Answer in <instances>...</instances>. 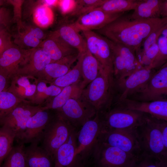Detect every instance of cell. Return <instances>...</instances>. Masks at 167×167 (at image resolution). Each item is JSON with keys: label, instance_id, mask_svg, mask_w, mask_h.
Masks as SVG:
<instances>
[{"label": "cell", "instance_id": "obj_46", "mask_svg": "<svg viewBox=\"0 0 167 167\" xmlns=\"http://www.w3.org/2000/svg\"><path fill=\"white\" fill-rule=\"evenodd\" d=\"M5 2V1L0 0V8L1 6L3 5Z\"/></svg>", "mask_w": 167, "mask_h": 167}, {"label": "cell", "instance_id": "obj_5", "mask_svg": "<svg viewBox=\"0 0 167 167\" xmlns=\"http://www.w3.org/2000/svg\"><path fill=\"white\" fill-rule=\"evenodd\" d=\"M98 114L101 122V131L137 127L144 123L148 115L116 106Z\"/></svg>", "mask_w": 167, "mask_h": 167}, {"label": "cell", "instance_id": "obj_44", "mask_svg": "<svg viewBox=\"0 0 167 167\" xmlns=\"http://www.w3.org/2000/svg\"><path fill=\"white\" fill-rule=\"evenodd\" d=\"M10 79L0 69V92L7 91L9 87L8 81Z\"/></svg>", "mask_w": 167, "mask_h": 167}, {"label": "cell", "instance_id": "obj_8", "mask_svg": "<svg viewBox=\"0 0 167 167\" xmlns=\"http://www.w3.org/2000/svg\"><path fill=\"white\" fill-rule=\"evenodd\" d=\"M109 40L113 54L114 82L125 78L143 67L134 50L123 44Z\"/></svg>", "mask_w": 167, "mask_h": 167}, {"label": "cell", "instance_id": "obj_27", "mask_svg": "<svg viewBox=\"0 0 167 167\" xmlns=\"http://www.w3.org/2000/svg\"><path fill=\"white\" fill-rule=\"evenodd\" d=\"M31 143L24 148L27 167H54V161L41 147Z\"/></svg>", "mask_w": 167, "mask_h": 167}, {"label": "cell", "instance_id": "obj_3", "mask_svg": "<svg viewBox=\"0 0 167 167\" xmlns=\"http://www.w3.org/2000/svg\"><path fill=\"white\" fill-rule=\"evenodd\" d=\"M157 119L148 114L144 123L137 127L141 154L167 161V152L164 149Z\"/></svg>", "mask_w": 167, "mask_h": 167}, {"label": "cell", "instance_id": "obj_45", "mask_svg": "<svg viewBox=\"0 0 167 167\" xmlns=\"http://www.w3.org/2000/svg\"><path fill=\"white\" fill-rule=\"evenodd\" d=\"M42 2H43V4L47 6H51L55 4L57 2L56 0H43Z\"/></svg>", "mask_w": 167, "mask_h": 167}, {"label": "cell", "instance_id": "obj_20", "mask_svg": "<svg viewBox=\"0 0 167 167\" xmlns=\"http://www.w3.org/2000/svg\"><path fill=\"white\" fill-rule=\"evenodd\" d=\"M11 79L7 91L23 101L32 104L36 91L38 78L32 76L17 74Z\"/></svg>", "mask_w": 167, "mask_h": 167}, {"label": "cell", "instance_id": "obj_32", "mask_svg": "<svg viewBox=\"0 0 167 167\" xmlns=\"http://www.w3.org/2000/svg\"><path fill=\"white\" fill-rule=\"evenodd\" d=\"M81 58L79 54L75 65L66 73L51 83L59 87L64 88L82 80Z\"/></svg>", "mask_w": 167, "mask_h": 167}, {"label": "cell", "instance_id": "obj_22", "mask_svg": "<svg viewBox=\"0 0 167 167\" xmlns=\"http://www.w3.org/2000/svg\"><path fill=\"white\" fill-rule=\"evenodd\" d=\"M130 16L134 19L167 17V0H140Z\"/></svg>", "mask_w": 167, "mask_h": 167}, {"label": "cell", "instance_id": "obj_10", "mask_svg": "<svg viewBox=\"0 0 167 167\" xmlns=\"http://www.w3.org/2000/svg\"><path fill=\"white\" fill-rule=\"evenodd\" d=\"M81 32L88 50L104 69L113 75V54L109 40L94 31Z\"/></svg>", "mask_w": 167, "mask_h": 167}, {"label": "cell", "instance_id": "obj_18", "mask_svg": "<svg viewBox=\"0 0 167 167\" xmlns=\"http://www.w3.org/2000/svg\"><path fill=\"white\" fill-rule=\"evenodd\" d=\"M115 106L141 112L157 119L167 121L166 99L142 101L127 98L117 101Z\"/></svg>", "mask_w": 167, "mask_h": 167}, {"label": "cell", "instance_id": "obj_40", "mask_svg": "<svg viewBox=\"0 0 167 167\" xmlns=\"http://www.w3.org/2000/svg\"><path fill=\"white\" fill-rule=\"evenodd\" d=\"M8 2L12 5L14 6L15 19L17 22L18 28L21 27L23 24L21 20V7L23 1L8 0Z\"/></svg>", "mask_w": 167, "mask_h": 167}, {"label": "cell", "instance_id": "obj_35", "mask_svg": "<svg viewBox=\"0 0 167 167\" xmlns=\"http://www.w3.org/2000/svg\"><path fill=\"white\" fill-rule=\"evenodd\" d=\"M158 53L151 65L152 69H158L167 60V25L162 30L157 40Z\"/></svg>", "mask_w": 167, "mask_h": 167}, {"label": "cell", "instance_id": "obj_38", "mask_svg": "<svg viewBox=\"0 0 167 167\" xmlns=\"http://www.w3.org/2000/svg\"><path fill=\"white\" fill-rule=\"evenodd\" d=\"M33 17L35 23L40 27L46 26L51 22V16L49 10L47 6L43 4L36 7Z\"/></svg>", "mask_w": 167, "mask_h": 167}, {"label": "cell", "instance_id": "obj_49", "mask_svg": "<svg viewBox=\"0 0 167 167\" xmlns=\"http://www.w3.org/2000/svg\"></svg>", "mask_w": 167, "mask_h": 167}, {"label": "cell", "instance_id": "obj_25", "mask_svg": "<svg viewBox=\"0 0 167 167\" xmlns=\"http://www.w3.org/2000/svg\"><path fill=\"white\" fill-rule=\"evenodd\" d=\"M15 42L17 45L24 49H31L39 47L42 41L47 36L39 27L32 26H22L18 28Z\"/></svg>", "mask_w": 167, "mask_h": 167}, {"label": "cell", "instance_id": "obj_33", "mask_svg": "<svg viewBox=\"0 0 167 167\" xmlns=\"http://www.w3.org/2000/svg\"><path fill=\"white\" fill-rule=\"evenodd\" d=\"M15 137L12 129L4 126L0 127V167L13 147Z\"/></svg>", "mask_w": 167, "mask_h": 167}, {"label": "cell", "instance_id": "obj_42", "mask_svg": "<svg viewBox=\"0 0 167 167\" xmlns=\"http://www.w3.org/2000/svg\"><path fill=\"white\" fill-rule=\"evenodd\" d=\"M12 19L8 10L4 7H0V26L6 28L10 24Z\"/></svg>", "mask_w": 167, "mask_h": 167}, {"label": "cell", "instance_id": "obj_11", "mask_svg": "<svg viewBox=\"0 0 167 167\" xmlns=\"http://www.w3.org/2000/svg\"><path fill=\"white\" fill-rule=\"evenodd\" d=\"M31 104L22 102L0 121V125L1 126L8 127L15 132V139L19 143L24 133L28 119L42 109L41 105H35Z\"/></svg>", "mask_w": 167, "mask_h": 167}, {"label": "cell", "instance_id": "obj_30", "mask_svg": "<svg viewBox=\"0 0 167 167\" xmlns=\"http://www.w3.org/2000/svg\"><path fill=\"white\" fill-rule=\"evenodd\" d=\"M63 88L38 79L36 91L32 104L41 105L42 104L45 103L49 99L57 95Z\"/></svg>", "mask_w": 167, "mask_h": 167}, {"label": "cell", "instance_id": "obj_2", "mask_svg": "<svg viewBox=\"0 0 167 167\" xmlns=\"http://www.w3.org/2000/svg\"><path fill=\"white\" fill-rule=\"evenodd\" d=\"M114 88L113 74L101 66L97 76L83 90L81 96L102 113L111 108Z\"/></svg>", "mask_w": 167, "mask_h": 167}, {"label": "cell", "instance_id": "obj_1", "mask_svg": "<svg viewBox=\"0 0 167 167\" xmlns=\"http://www.w3.org/2000/svg\"><path fill=\"white\" fill-rule=\"evenodd\" d=\"M124 14L96 31L113 42L123 44L135 52L151 34L167 24V17L134 19Z\"/></svg>", "mask_w": 167, "mask_h": 167}, {"label": "cell", "instance_id": "obj_36", "mask_svg": "<svg viewBox=\"0 0 167 167\" xmlns=\"http://www.w3.org/2000/svg\"><path fill=\"white\" fill-rule=\"evenodd\" d=\"M22 102L7 90L0 92V121Z\"/></svg>", "mask_w": 167, "mask_h": 167}, {"label": "cell", "instance_id": "obj_29", "mask_svg": "<svg viewBox=\"0 0 167 167\" xmlns=\"http://www.w3.org/2000/svg\"><path fill=\"white\" fill-rule=\"evenodd\" d=\"M79 54L81 58V83L84 89L97 76L101 66L88 49Z\"/></svg>", "mask_w": 167, "mask_h": 167}, {"label": "cell", "instance_id": "obj_43", "mask_svg": "<svg viewBox=\"0 0 167 167\" xmlns=\"http://www.w3.org/2000/svg\"><path fill=\"white\" fill-rule=\"evenodd\" d=\"M157 123L161 133L164 149L167 152V121L158 119Z\"/></svg>", "mask_w": 167, "mask_h": 167}, {"label": "cell", "instance_id": "obj_6", "mask_svg": "<svg viewBox=\"0 0 167 167\" xmlns=\"http://www.w3.org/2000/svg\"><path fill=\"white\" fill-rule=\"evenodd\" d=\"M76 130L56 114L44 131L40 141L41 142V147L53 159L56 151L67 141Z\"/></svg>", "mask_w": 167, "mask_h": 167}, {"label": "cell", "instance_id": "obj_28", "mask_svg": "<svg viewBox=\"0 0 167 167\" xmlns=\"http://www.w3.org/2000/svg\"><path fill=\"white\" fill-rule=\"evenodd\" d=\"M72 24L64 25L54 32L68 44L76 49L79 54L88 50L86 41Z\"/></svg>", "mask_w": 167, "mask_h": 167}, {"label": "cell", "instance_id": "obj_23", "mask_svg": "<svg viewBox=\"0 0 167 167\" xmlns=\"http://www.w3.org/2000/svg\"><path fill=\"white\" fill-rule=\"evenodd\" d=\"M53 62H54L40 47L30 49L26 61L19 69L17 74L37 77L47 65Z\"/></svg>", "mask_w": 167, "mask_h": 167}, {"label": "cell", "instance_id": "obj_39", "mask_svg": "<svg viewBox=\"0 0 167 167\" xmlns=\"http://www.w3.org/2000/svg\"><path fill=\"white\" fill-rule=\"evenodd\" d=\"M167 161H161L158 159L146 155L141 154L132 167H166Z\"/></svg>", "mask_w": 167, "mask_h": 167}, {"label": "cell", "instance_id": "obj_19", "mask_svg": "<svg viewBox=\"0 0 167 167\" xmlns=\"http://www.w3.org/2000/svg\"><path fill=\"white\" fill-rule=\"evenodd\" d=\"M78 131L74 130L67 141L55 152L53 157L54 167H75L84 164L80 157L75 154Z\"/></svg>", "mask_w": 167, "mask_h": 167}, {"label": "cell", "instance_id": "obj_16", "mask_svg": "<svg viewBox=\"0 0 167 167\" xmlns=\"http://www.w3.org/2000/svg\"><path fill=\"white\" fill-rule=\"evenodd\" d=\"M30 49L22 48L12 43L0 54V69L11 79L25 63Z\"/></svg>", "mask_w": 167, "mask_h": 167}, {"label": "cell", "instance_id": "obj_37", "mask_svg": "<svg viewBox=\"0 0 167 167\" xmlns=\"http://www.w3.org/2000/svg\"><path fill=\"white\" fill-rule=\"evenodd\" d=\"M106 0H82L75 1L71 15L80 16L101 5Z\"/></svg>", "mask_w": 167, "mask_h": 167}, {"label": "cell", "instance_id": "obj_26", "mask_svg": "<svg viewBox=\"0 0 167 167\" xmlns=\"http://www.w3.org/2000/svg\"><path fill=\"white\" fill-rule=\"evenodd\" d=\"M81 81L63 88L57 95L48 100L44 106H42V109L56 110L62 107L69 100L79 98L84 89Z\"/></svg>", "mask_w": 167, "mask_h": 167}, {"label": "cell", "instance_id": "obj_4", "mask_svg": "<svg viewBox=\"0 0 167 167\" xmlns=\"http://www.w3.org/2000/svg\"><path fill=\"white\" fill-rule=\"evenodd\" d=\"M139 156L98 140L88 154L85 162L91 160L95 167H132Z\"/></svg>", "mask_w": 167, "mask_h": 167}, {"label": "cell", "instance_id": "obj_41", "mask_svg": "<svg viewBox=\"0 0 167 167\" xmlns=\"http://www.w3.org/2000/svg\"><path fill=\"white\" fill-rule=\"evenodd\" d=\"M11 37L6 28L0 31V54L12 44Z\"/></svg>", "mask_w": 167, "mask_h": 167}, {"label": "cell", "instance_id": "obj_14", "mask_svg": "<svg viewBox=\"0 0 167 167\" xmlns=\"http://www.w3.org/2000/svg\"><path fill=\"white\" fill-rule=\"evenodd\" d=\"M154 70L143 67L125 78L114 82V87L117 86L120 92L118 101L128 98L140 92L155 71Z\"/></svg>", "mask_w": 167, "mask_h": 167}, {"label": "cell", "instance_id": "obj_24", "mask_svg": "<svg viewBox=\"0 0 167 167\" xmlns=\"http://www.w3.org/2000/svg\"><path fill=\"white\" fill-rule=\"evenodd\" d=\"M79 56V54H74L48 64L44 70L39 74L37 78L39 79L52 82L69 71Z\"/></svg>", "mask_w": 167, "mask_h": 167}, {"label": "cell", "instance_id": "obj_34", "mask_svg": "<svg viewBox=\"0 0 167 167\" xmlns=\"http://www.w3.org/2000/svg\"><path fill=\"white\" fill-rule=\"evenodd\" d=\"M24 144L13 146L1 167H27Z\"/></svg>", "mask_w": 167, "mask_h": 167}, {"label": "cell", "instance_id": "obj_21", "mask_svg": "<svg viewBox=\"0 0 167 167\" xmlns=\"http://www.w3.org/2000/svg\"><path fill=\"white\" fill-rule=\"evenodd\" d=\"M39 47L47 53L54 62L79 54L76 49L65 42L54 32L43 40Z\"/></svg>", "mask_w": 167, "mask_h": 167}, {"label": "cell", "instance_id": "obj_31", "mask_svg": "<svg viewBox=\"0 0 167 167\" xmlns=\"http://www.w3.org/2000/svg\"><path fill=\"white\" fill-rule=\"evenodd\" d=\"M140 0H106L97 8L109 13H125L136 8Z\"/></svg>", "mask_w": 167, "mask_h": 167}, {"label": "cell", "instance_id": "obj_13", "mask_svg": "<svg viewBox=\"0 0 167 167\" xmlns=\"http://www.w3.org/2000/svg\"><path fill=\"white\" fill-rule=\"evenodd\" d=\"M167 95V63L155 71L144 88L135 95L134 100L152 101L166 99Z\"/></svg>", "mask_w": 167, "mask_h": 167}, {"label": "cell", "instance_id": "obj_9", "mask_svg": "<svg viewBox=\"0 0 167 167\" xmlns=\"http://www.w3.org/2000/svg\"><path fill=\"white\" fill-rule=\"evenodd\" d=\"M137 127L101 131L98 141L136 156L141 154Z\"/></svg>", "mask_w": 167, "mask_h": 167}, {"label": "cell", "instance_id": "obj_47", "mask_svg": "<svg viewBox=\"0 0 167 167\" xmlns=\"http://www.w3.org/2000/svg\"><path fill=\"white\" fill-rule=\"evenodd\" d=\"M75 167H85V166L83 164H82L79 165Z\"/></svg>", "mask_w": 167, "mask_h": 167}, {"label": "cell", "instance_id": "obj_48", "mask_svg": "<svg viewBox=\"0 0 167 167\" xmlns=\"http://www.w3.org/2000/svg\"><path fill=\"white\" fill-rule=\"evenodd\" d=\"M4 28H4L3 27L0 26V31H2V30Z\"/></svg>", "mask_w": 167, "mask_h": 167}, {"label": "cell", "instance_id": "obj_12", "mask_svg": "<svg viewBox=\"0 0 167 167\" xmlns=\"http://www.w3.org/2000/svg\"><path fill=\"white\" fill-rule=\"evenodd\" d=\"M101 130V118L97 112L93 118L86 122L77 131V148L75 154L80 157L83 163L97 142Z\"/></svg>", "mask_w": 167, "mask_h": 167}, {"label": "cell", "instance_id": "obj_15", "mask_svg": "<svg viewBox=\"0 0 167 167\" xmlns=\"http://www.w3.org/2000/svg\"><path fill=\"white\" fill-rule=\"evenodd\" d=\"M124 13H108L97 7L79 16L72 24L79 32L82 30H97Z\"/></svg>", "mask_w": 167, "mask_h": 167}, {"label": "cell", "instance_id": "obj_7", "mask_svg": "<svg viewBox=\"0 0 167 167\" xmlns=\"http://www.w3.org/2000/svg\"><path fill=\"white\" fill-rule=\"evenodd\" d=\"M56 110V114L77 130L93 118L97 113L95 108L81 96L77 99L69 100Z\"/></svg>", "mask_w": 167, "mask_h": 167}, {"label": "cell", "instance_id": "obj_17", "mask_svg": "<svg viewBox=\"0 0 167 167\" xmlns=\"http://www.w3.org/2000/svg\"><path fill=\"white\" fill-rule=\"evenodd\" d=\"M49 110L41 109L28 119L19 143H39L46 126L54 116Z\"/></svg>", "mask_w": 167, "mask_h": 167}]
</instances>
